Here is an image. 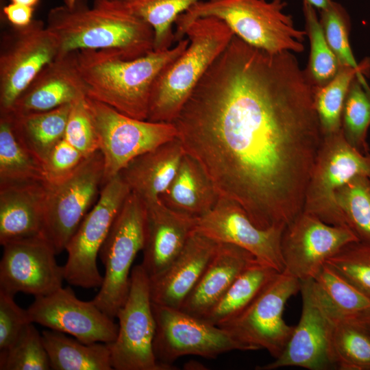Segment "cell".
Returning <instances> with one entry per match:
<instances>
[{
	"instance_id": "32",
	"label": "cell",
	"mask_w": 370,
	"mask_h": 370,
	"mask_svg": "<svg viewBox=\"0 0 370 370\" xmlns=\"http://www.w3.org/2000/svg\"><path fill=\"white\" fill-rule=\"evenodd\" d=\"M201 0H116L122 7L147 23L154 32V51L173 47L177 18Z\"/></svg>"
},
{
	"instance_id": "33",
	"label": "cell",
	"mask_w": 370,
	"mask_h": 370,
	"mask_svg": "<svg viewBox=\"0 0 370 370\" xmlns=\"http://www.w3.org/2000/svg\"><path fill=\"white\" fill-rule=\"evenodd\" d=\"M366 60L360 69L341 66L336 75L325 85L314 87V106L323 136L341 130L343 105L353 79L366 80L364 75L370 69Z\"/></svg>"
},
{
	"instance_id": "45",
	"label": "cell",
	"mask_w": 370,
	"mask_h": 370,
	"mask_svg": "<svg viewBox=\"0 0 370 370\" xmlns=\"http://www.w3.org/2000/svg\"><path fill=\"white\" fill-rule=\"evenodd\" d=\"M314 8L322 10L326 8L333 1L332 0H304Z\"/></svg>"
},
{
	"instance_id": "22",
	"label": "cell",
	"mask_w": 370,
	"mask_h": 370,
	"mask_svg": "<svg viewBox=\"0 0 370 370\" xmlns=\"http://www.w3.org/2000/svg\"><path fill=\"white\" fill-rule=\"evenodd\" d=\"M217 245L216 241L194 231L167 267L149 277L152 303L180 309L199 280Z\"/></svg>"
},
{
	"instance_id": "15",
	"label": "cell",
	"mask_w": 370,
	"mask_h": 370,
	"mask_svg": "<svg viewBox=\"0 0 370 370\" xmlns=\"http://www.w3.org/2000/svg\"><path fill=\"white\" fill-rule=\"evenodd\" d=\"M356 241L358 238L347 227L330 225L302 211L282 233L284 270L300 282L314 280L328 259Z\"/></svg>"
},
{
	"instance_id": "24",
	"label": "cell",
	"mask_w": 370,
	"mask_h": 370,
	"mask_svg": "<svg viewBox=\"0 0 370 370\" xmlns=\"http://www.w3.org/2000/svg\"><path fill=\"white\" fill-rule=\"evenodd\" d=\"M256 259L251 253L240 247L218 243L199 280L180 309L204 318L236 278Z\"/></svg>"
},
{
	"instance_id": "37",
	"label": "cell",
	"mask_w": 370,
	"mask_h": 370,
	"mask_svg": "<svg viewBox=\"0 0 370 370\" xmlns=\"http://www.w3.org/2000/svg\"><path fill=\"white\" fill-rule=\"evenodd\" d=\"M316 8L303 2L306 32L310 40V57L306 74L316 88L328 84L338 73L340 64L329 46Z\"/></svg>"
},
{
	"instance_id": "41",
	"label": "cell",
	"mask_w": 370,
	"mask_h": 370,
	"mask_svg": "<svg viewBox=\"0 0 370 370\" xmlns=\"http://www.w3.org/2000/svg\"><path fill=\"white\" fill-rule=\"evenodd\" d=\"M64 138L86 157L99 150V140L86 97L72 103Z\"/></svg>"
},
{
	"instance_id": "27",
	"label": "cell",
	"mask_w": 370,
	"mask_h": 370,
	"mask_svg": "<svg viewBox=\"0 0 370 370\" xmlns=\"http://www.w3.org/2000/svg\"><path fill=\"white\" fill-rule=\"evenodd\" d=\"M323 307L334 323L365 325L370 322V299L325 264L313 280Z\"/></svg>"
},
{
	"instance_id": "29",
	"label": "cell",
	"mask_w": 370,
	"mask_h": 370,
	"mask_svg": "<svg viewBox=\"0 0 370 370\" xmlns=\"http://www.w3.org/2000/svg\"><path fill=\"white\" fill-rule=\"evenodd\" d=\"M41 334L51 369H113L108 343L85 344L52 330H44Z\"/></svg>"
},
{
	"instance_id": "16",
	"label": "cell",
	"mask_w": 370,
	"mask_h": 370,
	"mask_svg": "<svg viewBox=\"0 0 370 370\" xmlns=\"http://www.w3.org/2000/svg\"><path fill=\"white\" fill-rule=\"evenodd\" d=\"M302 310L284 350L273 362L256 367L257 370H275L298 367L309 370L334 369L332 337L334 322L321 304L313 280L301 281Z\"/></svg>"
},
{
	"instance_id": "36",
	"label": "cell",
	"mask_w": 370,
	"mask_h": 370,
	"mask_svg": "<svg viewBox=\"0 0 370 370\" xmlns=\"http://www.w3.org/2000/svg\"><path fill=\"white\" fill-rule=\"evenodd\" d=\"M370 88L357 76L353 79L343 105L341 131L347 142L360 152L369 153Z\"/></svg>"
},
{
	"instance_id": "34",
	"label": "cell",
	"mask_w": 370,
	"mask_h": 370,
	"mask_svg": "<svg viewBox=\"0 0 370 370\" xmlns=\"http://www.w3.org/2000/svg\"><path fill=\"white\" fill-rule=\"evenodd\" d=\"M341 225L370 245V178L354 177L335 193Z\"/></svg>"
},
{
	"instance_id": "2",
	"label": "cell",
	"mask_w": 370,
	"mask_h": 370,
	"mask_svg": "<svg viewBox=\"0 0 370 370\" xmlns=\"http://www.w3.org/2000/svg\"><path fill=\"white\" fill-rule=\"evenodd\" d=\"M46 25L56 36L59 55L80 50H108L125 59L154 51V32L145 21L115 0H77L72 7H54Z\"/></svg>"
},
{
	"instance_id": "46",
	"label": "cell",
	"mask_w": 370,
	"mask_h": 370,
	"mask_svg": "<svg viewBox=\"0 0 370 370\" xmlns=\"http://www.w3.org/2000/svg\"><path fill=\"white\" fill-rule=\"evenodd\" d=\"M11 3L23 4L34 8L39 3V0H10Z\"/></svg>"
},
{
	"instance_id": "8",
	"label": "cell",
	"mask_w": 370,
	"mask_h": 370,
	"mask_svg": "<svg viewBox=\"0 0 370 370\" xmlns=\"http://www.w3.org/2000/svg\"><path fill=\"white\" fill-rule=\"evenodd\" d=\"M118 333L108 343L115 370H173L160 363L154 354L156 321L150 295L149 276L142 266L131 271L127 297L118 311Z\"/></svg>"
},
{
	"instance_id": "40",
	"label": "cell",
	"mask_w": 370,
	"mask_h": 370,
	"mask_svg": "<svg viewBox=\"0 0 370 370\" xmlns=\"http://www.w3.org/2000/svg\"><path fill=\"white\" fill-rule=\"evenodd\" d=\"M320 22L331 49L341 66L360 69L353 55L349 40V18L345 9L332 1L326 8L320 10Z\"/></svg>"
},
{
	"instance_id": "30",
	"label": "cell",
	"mask_w": 370,
	"mask_h": 370,
	"mask_svg": "<svg viewBox=\"0 0 370 370\" xmlns=\"http://www.w3.org/2000/svg\"><path fill=\"white\" fill-rule=\"evenodd\" d=\"M279 273L256 259L234 281L203 319L220 326L241 314Z\"/></svg>"
},
{
	"instance_id": "9",
	"label": "cell",
	"mask_w": 370,
	"mask_h": 370,
	"mask_svg": "<svg viewBox=\"0 0 370 370\" xmlns=\"http://www.w3.org/2000/svg\"><path fill=\"white\" fill-rule=\"evenodd\" d=\"M103 158L100 150L88 156L68 177L47 182L43 235L56 254L66 249L103 186Z\"/></svg>"
},
{
	"instance_id": "17",
	"label": "cell",
	"mask_w": 370,
	"mask_h": 370,
	"mask_svg": "<svg viewBox=\"0 0 370 370\" xmlns=\"http://www.w3.org/2000/svg\"><path fill=\"white\" fill-rule=\"evenodd\" d=\"M0 262V291L35 297L47 295L62 287L64 269L44 236L13 241L3 245Z\"/></svg>"
},
{
	"instance_id": "10",
	"label": "cell",
	"mask_w": 370,
	"mask_h": 370,
	"mask_svg": "<svg viewBox=\"0 0 370 370\" xmlns=\"http://www.w3.org/2000/svg\"><path fill=\"white\" fill-rule=\"evenodd\" d=\"M131 190L120 173L101 188L96 203L86 214L66 247L64 280L84 288L100 287L103 276L97 259L112 223Z\"/></svg>"
},
{
	"instance_id": "18",
	"label": "cell",
	"mask_w": 370,
	"mask_h": 370,
	"mask_svg": "<svg viewBox=\"0 0 370 370\" xmlns=\"http://www.w3.org/2000/svg\"><path fill=\"white\" fill-rule=\"evenodd\" d=\"M27 310L32 323L72 335L85 344L111 343L117 336L119 326L114 319L92 300L79 299L69 286L35 297Z\"/></svg>"
},
{
	"instance_id": "26",
	"label": "cell",
	"mask_w": 370,
	"mask_h": 370,
	"mask_svg": "<svg viewBox=\"0 0 370 370\" xmlns=\"http://www.w3.org/2000/svg\"><path fill=\"white\" fill-rule=\"evenodd\" d=\"M159 198L174 211L200 218L214 208L219 195L200 164L185 153L175 177Z\"/></svg>"
},
{
	"instance_id": "35",
	"label": "cell",
	"mask_w": 370,
	"mask_h": 370,
	"mask_svg": "<svg viewBox=\"0 0 370 370\" xmlns=\"http://www.w3.org/2000/svg\"><path fill=\"white\" fill-rule=\"evenodd\" d=\"M332 354L334 369L370 370V332L360 324L334 323Z\"/></svg>"
},
{
	"instance_id": "28",
	"label": "cell",
	"mask_w": 370,
	"mask_h": 370,
	"mask_svg": "<svg viewBox=\"0 0 370 370\" xmlns=\"http://www.w3.org/2000/svg\"><path fill=\"white\" fill-rule=\"evenodd\" d=\"M72 103L45 112H8L16 136L42 165L52 149L64 138Z\"/></svg>"
},
{
	"instance_id": "20",
	"label": "cell",
	"mask_w": 370,
	"mask_h": 370,
	"mask_svg": "<svg viewBox=\"0 0 370 370\" xmlns=\"http://www.w3.org/2000/svg\"><path fill=\"white\" fill-rule=\"evenodd\" d=\"M143 202L145 236L141 264L149 276L153 277L164 271L181 252L199 218L169 208L160 198Z\"/></svg>"
},
{
	"instance_id": "47",
	"label": "cell",
	"mask_w": 370,
	"mask_h": 370,
	"mask_svg": "<svg viewBox=\"0 0 370 370\" xmlns=\"http://www.w3.org/2000/svg\"><path fill=\"white\" fill-rule=\"evenodd\" d=\"M77 0H63L64 5L67 7H72Z\"/></svg>"
},
{
	"instance_id": "5",
	"label": "cell",
	"mask_w": 370,
	"mask_h": 370,
	"mask_svg": "<svg viewBox=\"0 0 370 370\" xmlns=\"http://www.w3.org/2000/svg\"><path fill=\"white\" fill-rule=\"evenodd\" d=\"M234 34L221 20L206 16L189 23L184 52L158 75L151 88L147 121L172 123Z\"/></svg>"
},
{
	"instance_id": "4",
	"label": "cell",
	"mask_w": 370,
	"mask_h": 370,
	"mask_svg": "<svg viewBox=\"0 0 370 370\" xmlns=\"http://www.w3.org/2000/svg\"><path fill=\"white\" fill-rule=\"evenodd\" d=\"M284 0H201L175 22V43L185 38L193 21L212 16L223 21L246 43L271 53H300L306 32L295 27Z\"/></svg>"
},
{
	"instance_id": "19",
	"label": "cell",
	"mask_w": 370,
	"mask_h": 370,
	"mask_svg": "<svg viewBox=\"0 0 370 370\" xmlns=\"http://www.w3.org/2000/svg\"><path fill=\"white\" fill-rule=\"evenodd\" d=\"M285 227L260 229L236 202L219 198L214 208L199 218L195 232L217 243H229L251 253L279 272L284 269L281 239Z\"/></svg>"
},
{
	"instance_id": "42",
	"label": "cell",
	"mask_w": 370,
	"mask_h": 370,
	"mask_svg": "<svg viewBox=\"0 0 370 370\" xmlns=\"http://www.w3.org/2000/svg\"><path fill=\"white\" fill-rule=\"evenodd\" d=\"M64 138L59 141L43 163L46 182H58L71 175L86 158Z\"/></svg>"
},
{
	"instance_id": "43",
	"label": "cell",
	"mask_w": 370,
	"mask_h": 370,
	"mask_svg": "<svg viewBox=\"0 0 370 370\" xmlns=\"http://www.w3.org/2000/svg\"><path fill=\"white\" fill-rule=\"evenodd\" d=\"M14 297L0 291V351L9 348L32 323L27 310L18 306Z\"/></svg>"
},
{
	"instance_id": "14",
	"label": "cell",
	"mask_w": 370,
	"mask_h": 370,
	"mask_svg": "<svg viewBox=\"0 0 370 370\" xmlns=\"http://www.w3.org/2000/svg\"><path fill=\"white\" fill-rule=\"evenodd\" d=\"M58 55V40L41 20L5 31L0 42V113L9 112L40 70Z\"/></svg>"
},
{
	"instance_id": "3",
	"label": "cell",
	"mask_w": 370,
	"mask_h": 370,
	"mask_svg": "<svg viewBox=\"0 0 370 370\" xmlns=\"http://www.w3.org/2000/svg\"><path fill=\"white\" fill-rule=\"evenodd\" d=\"M185 37L171 48L125 59L108 50L76 51L87 97L132 118L147 120L151 88L160 71L188 45Z\"/></svg>"
},
{
	"instance_id": "44",
	"label": "cell",
	"mask_w": 370,
	"mask_h": 370,
	"mask_svg": "<svg viewBox=\"0 0 370 370\" xmlns=\"http://www.w3.org/2000/svg\"><path fill=\"white\" fill-rule=\"evenodd\" d=\"M34 8L23 4L10 3L3 6V16L12 26L23 27L33 21Z\"/></svg>"
},
{
	"instance_id": "1",
	"label": "cell",
	"mask_w": 370,
	"mask_h": 370,
	"mask_svg": "<svg viewBox=\"0 0 370 370\" xmlns=\"http://www.w3.org/2000/svg\"><path fill=\"white\" fill-rule=\"evenodd\" d=\"M172 123L219 197L257 227H286L303 211L323 134L314 86L292 52L234 36Z\"/></svg>"
},
{
	"instance_id": "21",
	"label": "cell",
	"mask_w": 370,
	"mask_h": 370,
	"mask_svg": "<svg viewBox=\"0 0 370 370\" xmlns=\"http://www.w3.org/2000/svg\"><path fill=\"white\" fill-rule=\"evenodd\" d=\"M85 97L76 51L60 54L40 70L16 99L9 112L49 111Z\"/></svg>"
},
{
	"instance_id": "25",
	"label": "cell",
	"mask_w": 370,
	"mask_h": 370,
	"mask_svg": "<svg viewBox=\"0 0 370 370\" xmlns=\"http://www.w3.org/2000/svg\"><path fill=\"white\" fill-rule=\"evenodd\" d=\"M184 154L176 138L135 158L120 174L131 192L143 201L156 199L173 180Z\"/></svg>"
},
{
	"instance_id": "6",
	"label": "cell",
	"mask_w": 370,
	"mask_h": 370,
	"mask_svg": "<svg viewBox=\"0 0 370 370\" xmlns=\"http://www.w3.org/2000/svg\"><path fill=\"white\" fill-rule=\"evenodd\" d=\"M144 236V202L130 192L99 254L105 273L99 291L92 301L113 319L127 297L132 264L137 254L143 250Z\"/></svg>"
},
{
	"instance_id": "7",
	"label": "cell",
	"mask_w": 370,
	"mask_h": 370,
	"mask_svg": "<svg viewBox=\"0 0 370 370\" xmlns=\"http://www.w3.org/2000/svg\"><path fill=\"white\" fill-rule=\"evenodd\" d=\"M104 162L103 185L135 158L177 136L173 123L130 117L86 97Z\"/></svg>"
},
{
	"instance_id": "23",
	"label": "cell",
	"mask_w": 370,
	"mask_h": 370,
	"mask_svg": "<svg viewBox=\"0 0 370 370\" xmlns=\"http://www.w3.org/2000/svg\"><path fill=\"white\" fill-rule=\"evenodd\" d=\"M47 182L0 185V243L44 236Z\"/></svg>"
},
{
	"instance_id": "13",
	"label": "cell",
	"mask_w": 370,
	"mask_h": 370,
	"mask_svg": "<svg viewBox=\"0 0 370 370\" xmlns=\"http://www.w3.org/2000/svg\"><path fill=\"white\" fill-rule=\"evenodd\" d=\"M358 176L370 178V153L351 146L341 130L323 136L307 184L303 211L341 226L335 193Z\"/></svg>"
},
{
	"instance_id": "31",
	"label": "cell",
	"mask_w": 370,
	"mask_h": 370,
	"mask_svg": "<svg viewBox=\"0 0 370 370\" xmlns=\"http://www.w3.org/2000/svg\"><path fill=\"white\" fill-rule=\"evenodd\" d=\"M35 182H46L42 164L18 140L10 114L0 113V185Z\"/></svg>"
},
{
	"instance_id": "48",
	"label": "cell",
	"mask_w": 370,
	"mask_h": 370,
	"mask_svg": "<svg viewBox=\"0 0 370 370\" xmlns=\"http://www.w3.org/2000/svg\"><path fill=\"white\" fill-rule=\"evenodd\" d=\"M364 326L370 332V322Z\"/></svg>"
},
{
	"instance_id": "11",
	"label": "cell",
	"mask_w": 370,
	"mask_h": 370,
	"mask_svg": "<svg viewBox=\"0 0 370 370\" xmlns=\"http://www.w3.org/2000/svg\"><path fill=\"white\" fill-rule=\"evenodd\" d=\"M156 321L153 351L158 361L173 366L188 355L214 358L232 351H252L227 330L180 309L152 303Z\"/></svg>"
},
{
	"instance_id": "39",
	"label": "cell",
	"mask_w": 370,
	"mask_h": 370,
	"mask_svg": "<svg viewBox=\"0 0 370 370\" xmlns=\"http://www.w3.org/2000/svg\"><path fill=\"white\" fill-rule=\"evenodd\" d=\"M326 264L370 299V245L359 241L343 247Z\"/></svg>"
},
{
	"instance_id": "38",
	"label": "cell",
	"mask_w": 370,
	"mask_h": 370,
	"mask_svg": "<svg viewBox=\"0 0 370 370\" xmlns=\"http://www.w3.org/2000/svg\"><path fill=\"white\" fill-rule=\"evenodd\" d=\"M0 369H51L42 334L38 332L33 323L25 327L9 348L0 351Z\"/></svg>"
},
{
	"instance_id": "12",
	"label": "cell",
	"mask_w": 370,
	"mask_h": 370,
	"mask_svg": "<svg viewBox=\"0 0 370 370\" xmlns=\"http://www.w3.org/2000/svg\"><path fill=\"white\" fill-rule=\"evenodd\" d=\"M300 287L297 278L285 270L279 272L241 314L219 327L252 351L264 349L276 358L294 329L283 318L286 304Z\"/></svg>"
}]
</instances>
